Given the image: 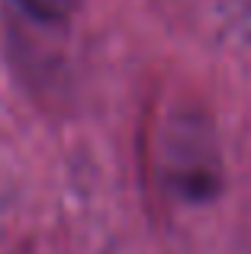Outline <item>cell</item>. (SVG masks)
<instances>
[{
    "label": "cell",
    "instance_id": "obj_1",
    "mask_svg": "<svg viewBox=\"0 0 251 254\" xmlns=\"http://www.w3.org/2000/svg\"><path fill=\"white\" fill-rule=\"evenodd\" d=\"M16 3L39 23H62L77 10L81 0H16Z\"/></svg>",
    "mask_w": 251,
    "mask_h": 254
}]
</instances>
